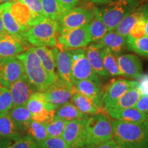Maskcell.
I'll use <instances>...</instances> for the list:
<instances>
[{"mask_svg": "<svg viewBox=\"0 0 148 148\" xmlns=\"http://www.w3.org/2000/svg\"><path fill=\"white\" fill-rule=\"evenodd\" d=\"M112 136L118 148H148V130L143 123L112 121Z\"/></svg>", "mask_w": 148, "mask_h": 148, "instance_id": "cell-1", "label": "cell"}, {"mask_svg": "<svg viewBox=\"0 0 148 148\" xmlns=\"http://www.w3.org/2000/svg\"><path fill=\"white\" fill-rule=\"evenodd\" d=\"M16 57L23 63L25 74L36 91L44 92L56 79L46 71L32 47Z\"/></svg>", "mask_w": 148, "mask_h": 148, "instance_id": "cell-2", "label": "cell"}, {"mask_svg": "<svg viewBox=\"0 0 148 148\" xmlns=\"http://www.w3.org/2000/svg\"><path fill=\"white\" fill-rule=\"evenodd\" d=\"M59 29L58 21L46 17L24 33L25 40L34 47H55Z\"/></svg>", "mask_w": 148, "mask_h": 148, "instance_id": "cell-3", "label": "cell"}, {"mask_svg": "<svg viewBox=\"0 0 148 148\" xmlns=\"http://www.w3.org/2000/svg\"><path fill=\"white\" fill-rule=\"evenodd\" d=\"M138 4V0H116L106 8L95 11L94 16L103 21L108 32L114 30L122 19L136 9Z\"/></svg>", "mask_w": 148, "mask_h": 148, "instance_id": "cell-4", "label": "cell"}, {"mask_svg": "<svg viewBox=\"0 0 148 148\" xmlns=\"http://www.w3.org/2000/svg\"><path fill=\"white\" fill-rule=\"evenodd\" d=\"M86 145L93 147L112 139V123L106 114L99 112L87 118Z\"/></svg>", "mask_w": 148, "mask_h": 148, "instance_id": "cell-5", "label": "cell"}, {"mask_svg": "<svg viewBox=\"0 0 148 148\" xmlns=\"http://www.w3.org/2000/svg\"><path fill=\"white\" fill-rule=\"evenodd\" d=\"M90 42L88 24L72 29L59 26L56 47L65 50H71L86 47Z\"/></svg>", "mask_w": 148, "mask_h": 148, "instance_id": "cell-6", "label": "cell"}, {"mask_svg": "<svg viewBox=\"0 0 148 148\" xmlns=\"http://www.w3.org/2000/svg\"><path fill=\"white\" fill-rule=\"evenodd\" d=\"M25 106L30 112L32 120L45 124L53 119L57 108L48 102L44 92L41 91L33 92Z\"/></svg>", "mask_w": 148, "mask_h": 148, "instance_id": "cell-7", "label": "cell"}, {"mask_svg": "<svg viewBox=\"0 0 148 148\" xmlns=\"http://www.w3.org/2000/svg\"><path fill=\"white\" fill-rule=\"evenodd\" d=\"M69 51L71 55V73L74 81L89 79L101 83L99 75L92 69L86 58L85 49L82 47Z\"/></svg>", "mask_w": 148, "mask_h": 148, "instance_id": "cell-8", "label": "cell"}, {"mask_svg": "<svg viewBox=\"0 0 148 148\" xmlns=\"http://www.w3.org/2000/svg\"><path fill=\"white\" fill-rule=\"evenodd\" d=\"M24 74L23 63L17 57H0V85L8 88Z\"/></svg>", "mask_w": 148, "mask_h": 148, "instance_id": "cell-9", "label": "cell"}, {"mask_svg": "<svg viewBox=\"0 0 148 148\" xmlns=\"http://www.w3.org/2000/svg\"><path fill=\"white\" fill-rule=\"evenodd\" d=\"M88 116L82 119L67 121L62 136L69 148L82 147L86 145V122Z\"/></svg>", "mask_w": 148, "mask_h": 148, "instance_id": "cell-10", "label": "cell"}, {"mask_svg": "<svg viewBox=\"0 0 148 148\" xmlns=\"http://www.w3.org/2000/svg\"><path fill=\"white\" fill-rule=\"evenodd\" d=\"M74 90L75 88L73 85L70 84L58 76L51 86L43 92L48 102L58 108L61 105L69 101Z\"/></svg>", "mask_w": 148, "mask_h": 148, "instance_id": "cell-11", "label": "cell"}, {"mask_svg": "<svg viewBox=\"0 0 148 148\" xmlns=\"http://www.w3.org/2000/svg\"><path fill=\"white\" fill-rule=\"evenodd\" d=\"M94 16V13L90 10L81 7H74L64 12L58 22L60 27L76 28L88 24Z\"/></svg>", "mask_w": 148, "mask_h": 148, "instance_id": "cell-12", "label": "cell"}, {"mask_svg": "<svg viewBox=\"0 0 148 148\" xmlns=\"http://www.w3.org/2000/svg\"><path fill=\"white\" fill-rule=\"evenodd\" d=\"M136 80H127L125 79H114L111 80L103 88V106H108L125 93L130 88L136 87Z\"/></svg>", "mask_w": 148, "mask_h": 148, "instance_id": "cell-13", "label": "cell"}, {"mask_svg": "<svg viewBox=\"0 0 148 148\" xmlns=\"http://www.w3.org/2000/svg\"><path fill=\"white\" fill-rule=\"evenodd\" d=\"M28 49L25 40L7 32L0 34V57L16 56Z\"/></svg>", "mask_w": 148, "mask_h": 148, "instance_id": "cell-14", "label": "cell"}, {"mask_svg": "<svg viewBox=\"0 0 148 148\" xmlns=\"http://www.w3.org/2000/svg\"><path fill=\"white\" fill-rule=\"evenodd\" d=\"M75 90L82 93L92 101V103L99 109V110H104L102 103L103 88L101 83L96 82L89 79L75 80L73 84Z\"/></svg>", "mask_w": 148, "mask_h": 148, "instance_id": "cell-15", "label": "cell"}, {"mask_svg": "<svg viewBox=\"0 0 148 148\" xmlns=\"http://www.w3.org/2000/svg\"><path fill=\"white\" fill-rule=\"evenodd\" d=\"M8 88L12 95L13 106L26 105L29 97L36 91L26 74H24L19 79L9 85Z\"/></svg>", "mask_w": 148, "mask_h": 148, "instance_id": "cell-16", "label": "cell"}, {"mask_svg": "<svg viewBox=\"0 0 148 148\" xmlns=\"http://www.w3.org/2000/svg\"><path fill=\"white\" fill-rule=\"evenodd\" d=\"M52 50L55 56L56 67L58 77L73 85L75 81L71 73L72 60L70 51L60 49L56 46L52 48Z\"/></svg>", "mask_w": 148, "mask_h": 148, "instance_id": "cell-17", "label": "cell"}, {"mask_svg": "<svg viewBox=\"0 0 148 148\" xmlns=\"http://www.w3.org/2000/svg\"><path fill=\"white\" fill-rule=\"evenodd\" d=\"M118 65L122 75L137 79L143 73L141 61L133 54H123L116 56Z\"/></svg>", "mask_w": 148, "mask_h": 148, "instance_id": "cell-18", "label": "cell"}, {"mask_svg": "<svg viewBox=\"0 0 148 148\" xmlns=\"http://www.w3.org/2000/svg\"><path fill=\"white\" fill-rule=\"evenodd\" d=\"M0 17L7 32L25 40L24 38V33L26 32L27 28L20 25L12 16L10 12V2L0 4Z\"/></svg>", "mask_w": 148, "mask_h": 148, "instance_id": "cell-19", "label": "cell"}, {"mask_svg": "<svg viewBox=\"0 0 148 148\" xmlns=\"http://www.w3.org/2000/svg\"><path fill=\"white\" fill-rule=\"evenodd\" d=\"M106 113L112 119L127 123L142 124L145 121L147 114L134 107L127 108H106Z\"/></svg>", "mask_w": 148, "mask_h": 148, "instance_id": "cell-20", "label": "cell"}, {"mask_svg": "<svg viewBox=\"0 0 148 148\" xmlns=\"http://www.w3.org/2000/svg\"><path fill=\"white\" fill-rule=\"evenodd\" d=\"M10 12L20 25L27 29L38 23L28 7L19 0L10 1Z\"/></svg>", "mask_w": 148, "mask_h": 148, "instance_id": "cell-21", "label": "cell"}, {"mask_svg": "<svg viewBox=\"0 0 148 148\" xmlns=\"http://www.w3.org/2000/svg\"><path fill=\"white\" fill-rule=\"evenodd\" d=\"M99 48L107 47L116 56L121 55L125 50V38L115 30L108 31L99 42H95Z\"/></svg>", "mask_w": 148, "mask_h": 148, "instance_id": "cell-22", "label": "cell"}, {"mask_svg": "<svg viewBox=\"0 0 148 148\" xmlns=\"http://www.w3.org/2000/svg\"><path fill=\"white\" fill-rule=\"evenodd\" d=\"M9 115L20 132L25 134V131L32 121L31 114L25 105L13 106L8 111Z\"/></svg>", "mask_w": 148, "mask_h": 148, "instance_id": "cell-23", "label": "cell"}, {"mask_svg": "<svg viewBox=\"0 0 148 148\" xmlns=\"http://www.w3.org/2000/svg\"><path fill=\"white\" fill-rule=\"evenodd\" d=\"M85 52L90 66L97 75L99 76H108L109 74L107 73L103 65L101 48L93 42L86 47Z\"/></svg>", "mask_w": 148, "mask_h": 148, "instance_id": "cell-24", "label": "cell"}, {"mask_svg": "<svg viewBox=\"0 0 148 148\" xmlns=\"http://www.w3.org/2000/svg\"><path fill=\"white\" fill-rule=\"evenodd\" d=\"M33 51L40 59V62L46 71L51 76L55 78L58 77V74L56 72V60L55 56L52 49L47 47H32Z\"/></svg>", "mask_w": 148, "mask_h": 148, "instance_id": "cell-25", "label": "cell"}, {"mask_svg": "<svg viewBox=\"0 0 148 148\" xmlns=\"http://www.w3.org/2000/svg\"><path fill=\"white\" fill-rule=\"evenodd\" d=\"M38 143L29 135L15 137H0V148H37Z\"/></svg>", "mask_w": 148, "mask_h": 148, "instance_id": "cell-26", "label": "cell"}, {"mask_svg": "<svg viewBox=\"0 0 148 148\" xmlns=\"http://www.w3.org/2000/svg\"><path fill=\"white\" fill-rule=\"evenodd\" d=\"M70 99L78 110L86 115H93L101 112L99 109L92 103V101L82 93L75 90V89Z\"/></svg>", "mask_w": 148, "mask_h": 148, "instance_id": "cell-27", "label": "cell"}, {"mask_svg": "<svg viewBox=\"0 0 148 148\" xmlns=\"http://www.w3.org/2000/svg\"><path fill=\"white\" fill-rule=\"evenodd\" d=\"M140 94L136 87H133L127 90L121 97L116 100L112 102L108 106H105L103 109L106 108H127L134 107L136 101L140 97Z\"/></svg>", "mask_w": 148, "mask_h": 148, "instance_id": "cell-28", "label": "cell"}, {"mask_svg": "<svg viewBox=\"0 0 148 148\" xmlns=\"http://www.w3.org/2000/svg\"><path fill=\"white\" fill-rule=\"evenodd\" d=\"M86 116L88 115L83 114L79 111L71 101H67L56 109L54 117L60 118L66 121H71L73 119H82Z\"/></svg>", "mask_w": 148, "mask_h": 148, "instance_id": "cell-29", "label": "cell"}, {"mask_svg": "<svg viewBox=\"0 0 148 148\" xmlns=\"http://www.w3.org/2000/svg\"><path fill=\"white\" fill-rule=\"evenodd\" d=\"M42 9L46 17L58 21L66 11L58 0H41Z\"/></svg>", "mask_w": 148, "mask_h": 148, "instance_id": "cell-30", "label": "cell"}, {"mask_svg": "<svg viewBox=\"0 0 148 148\" xmlns=\"http://www.w3.org/2000/svg\"><path fill=\"white\" fill-rule=\"evenodd\" d=\"M143 7L135 9L132 12H131L130 14H129L128 15H127L125 18L122 19V21L116 26L114 30L121 36L125 38L128 35L130 29L133 26L135 22L137 21L138 19H139L141 16H143Z\"/></svg>", "mask_w": 148, "mask_h": 148, "instance_id": "cell-31", "label": "cell"}, {"mask_svg": "<svg viewBox=\"0 0 148 148\" xmlns=\"http://www.w3.org/2000/svg\"><path fill=\"white\" fill-rule=\"evenodd\" d=\"M125 47L129 51H134L142 56L148 58V37L134 38L127 36L125 37Z\"/></svg>", "mask_w": 148, "mask_h": 148, "instance_id": "cell-32", "label": "cell"}, {"mask_svg": "<svg viewBox=\"0 0 148 148\" xmlns=\"http://www.w3.org/2000/svg\"><path fill=\"white\" fill-rule=\"evenodd\" d=\"M101 55L103 67L109 75H122L118 65L116 56L107 47L101 48Z\"/></svg>", "mask_w": 148, "mask_h": 148, "instance_id": "cell-33", "label": "cell"}, {"mask_svg": "<svg viewBox=\"0 0 148 148\" xmlns=\"http://www.w3.org/2000/svg\"><path fill=\"white\" fill-rule=\"evenodd\" d=\"M23 134L16 127L8 112L0 114V137H15Z\"/></svg>", "mask_w": 148, "mask_h": 148, "instance_id": "cell-34", "label": "cell"}, {"mask_svg": "<svg viewBox=\"0 0 148 148\" xmlns=\"http://www.w3.org/2000/svg\"><path fill=\"white\" fill-rule=\"evenodd\" d=\"M25 134L29 135L37 143L43 141L47 137H49L46 130L45 123H40L33 120L29 123L28 126L25 131Z\"/></svg>", "mask_w": 148, "mask_h": 148, "instance_id": "cell-35", "label": "cell"}, {"mask_svg": "<svg viewBox=\"0 0 148 148\" xmlns=\"http://www.w3.org/2000/svg\"><path fill=\"white\" fill-rule=\"evenodd\" d=\"M89 29L90 42H99L103 36L108 32V29L100 18L94 16V18L88 23Z\"/></svg>", "mask_w": 148, "mask_h": 148, "instance_id": "cell-36", "label": "cell"}, {"mask_svg": "<svg viewBox=\"0 0 148 148\" xmlns=\"http://www.w3.org/2000/svg\"><path fill=\"white\" fill-rule=\"evenodd\" d=\"M67 121L60 118L54 117L52 121L46 124L48 136L61 137Z\"/></svg>", "mask_w": 148, "mask_h": 148, "instance_id": "cell-37", "label": "cell"}, {"mask_svg": "<svg viewBox=\"0 0 148 148\" xmlns=\"http://www.w3.org/2000/svg\"><path fill=\"white\" fill-rule=\"evenodd\" d=\"M13 106L12 98L7 87L0 85V114L8 112Z\"/></svg>", "mask_w": 148, "mask_h": 148, "instance_id": "cell-38", "label": "cell"}, {"mask_svg": "<svg viewBox=\"0 0 148 148\" xmlns=\"http://www.w3.org/2000/svg\"><path fill=\"white\" fill-rule=\"evenodd\" d=\"M25 3L31 10L37 22L46 18L42 9L41 0H19Z\"/></svg>", "mask_w": 148, "mask_h": 148, "instance_id": "cell-39", "label": "cell"}, {"mask_svg": "<svg viewBox=\"0 0 148 148\" xmlns=\"http://www.w3.org/2000/svg\"><path fill=\"white\" fill-rule=\"evenodd\" d=\"M37 148H69L62 137H47L38 143Z\"/></svg>", "mask_w": 148, "mask_h": 148, "instance_id": "cell-40", "label": "cell"}, {"mask_svg": "<svg viewBox=\"0 0 148 148\" xmlns=\"http://www.w3.org/2000/svg\"><path fill=\"white\" fill-rule=\"evenodd\" d=\"M128 36L134 38H141L145 36V18L144 15L135 22L130 29Z\"/></svg>", "mask_w": 148, "mask_h": 148, "instance_id": "cell-41", "label": "cell"}, {"mask_svg": "<svg viewBox=\"0 0 148 148\" xmlns=\"http://www.w3.org/2000/svg\"><path fill=\"white\" fill-rule=\"evenodd\" d=\"M137 79L136 88L140 95L148 96V73H142Z\"/></svg>", "mask_w": 148, "mask_h": 148, "instance_id": "cell-42", "label": "cell"}, {"mask_svg": "<svg viewBox=\"0 0 148 148\" xmlns=\"http://www.w3.org/2000/svg\"><path fill=\"white\" fill-rule=\"evenodd\" d=\"M134 107L143 113L148 114V96L140 95Z\"/></svg>", "mask_w": 148, "mask_h": 148, "instance_id": "cell-43", "label": "cell"}, {"mask_svg": "<svg viewBox=\"0 0 148 148\" xmlns=\"http://www.w3.org/2000/svg\"><path fill=\"white\" fill-rule=\"evenodd\" d=\"M58 1L66 11H67L74 8L78 3L79 0H58Z\"/></svg>", "mask_w": 148, "mask_h": 148, "instance_id": "cell-44", "label": "cell"}, {"mask_svg": "<svg viewBox=\"0 0 148 148\" xmlns=\"http://www.w3.org/2000/svg\"><path fill=\"white\" fill-rule=\"evenodd\" d=\"M94 148H118L117 145L113 139H111L102 144L96 146Z\"/></svg>", "mask_w": 148, "mask_h": 148, "instance_id": "cell-45", "label": "cell"}, {"mask_svg": "<svg viewBox=\"0 0 148 148\" xmlns=\"http://www.w3.org/2000/svg\"><path fill=\"white\" fill-rule=\"evenodd\" d=\"M143 15L145 18V36L148 37V5H143Z\"/></svg>", "mask_w": 148, "mask_h": 148, "instance_id": "cell-46", "label": "cell"}, {"mask_svg": "<svg viewBox=\"0 0 148 148\" xmlns=\"http://www.w3.org/2000/svg\"><path fill=\"white\" fill-rule=\"evenodd\" d=\"M5 32H6V31L5 30L4 27H3V22L1 21V17H0V34H3V33H4Z\"/></svg>", "mask_w": 148, "mask_h": 148, "instance_id": "cell-47", "label": "cell"}, {"mask_svg": "<svg viewBox=\"0 0 148 148\" xmlns=\"http://www.w3.org/2000/svg\"><path fill=\"white\" fill-rule=\"evenodd\" d=\"M143 124L145 125V127L147 128V130H148V114H147V116H146V119L145 120V121L143 122Z\"/></svg>", "mask_w": 148, "mask_h": 148, "instance_id": "cell-48", "label": "cell"}, {"mask_svg": "<svg viewBox=\"0 0 148 148\" xmlns=\"http://www.w3.org/2000/svg\"><path fill=\"white\" fill-rule=\"evenodd\" d=\"M74 148H94L92 146H90V145H85L84 146H82V147H74Z\"/></svg>", "mask_w": 148, "mask_h": 148, "instance_id": "cell-49", "label": "cell"}, {"mask_svg": "<svg viewBox=\"0 0 148 148\" xmlns=\"http://www.w3.org/2000/svg\"><path fill=\"white\" fill-rule=\"evenodd\" d=\"M12 0H0V4H1V3H6V2H10V1H12Z\"/></svg>", "mask_w": 148, "mask_h": 148, "instance_id": "cell-50", "label": "cell"}]
</instances>
